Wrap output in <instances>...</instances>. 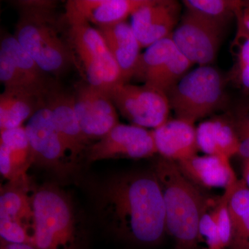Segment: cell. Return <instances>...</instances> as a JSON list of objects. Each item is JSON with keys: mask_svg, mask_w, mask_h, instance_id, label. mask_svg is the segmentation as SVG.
Wrapping results in <instances>:
<instances>
[{"mask_svg": "<svg viewBox=\"0 0 249 249\" xmlns=\"http://www.w3.org/2000/svg\"><path fill=\"white\" fill-rule=\"evenodd\" d=\"M95 204L103 224L121 240L155 246L167 234L164 201L153 170L111 177L96 190Z\"/></svg>", "mask_w": 249, "mask_h": 249, "instance_id": "6da1fadb", "label": "cell"}, {"mask_svg": "<svg viewBox=\"0 0 249 249\" xmlns=\"http://www.w3.org/2000/svg\"><path fill=\"white\" fill-rule=\"evenodd\" d=\"M13 4L18 14L15 37L45 73L58 77L76 65L56 1L19 0Z\"/></svg>", "mask_w": 249, "mask_h": 249, "instance_id": "7a4b0ae2", "label": "cell"}, {"mask_svg": "<svg viewBox=\"0 0 249 249\" xmlns=\"http://www.w3.org/2000/svg\"><path fill=\"white\" fill-rule=\"evenodd\" d=\"M152 170L161 188L166 232L175 242L174 249H198L199 222L213 199L185 177L177 162L160 157Z\"/></svg>", "mask_w": 249, "mask_h": 249, "instance_id": "3957f363", "label": "cell"}, {"mask_svg": "<svg viewBox=\"0 0 249 249\" xmlns=\"http://www.w3.org/2000/svg\"><path fill=\"white\" fill-rule=\"evenodd\" d=\"M63 19L76 65L79 64L85 81L106 92L124 83L120 70L97 28L93 27L67 6Z\"/></svg>", "mask_w": 249, "mask_h": 249, "instance_id": "277c9868", "label": "cell"}, {"mask_svg": "<svg viewBox=\"0 0 249 249\" xmlns=\"http://www.w3.org/2000/svg\"><path fill=\"white\" fill-rule=\"evenodd\" d=\"M32 203L36 249H79L74 210L62 190L46 184L33 193Z\"/></svg>", "mask_w": 249, "mask_h": 249, "instance_id": "5b68a950", "label": "cell"}, {"mask_svg": "<svg viewBox=\"0 0 249 249\" xmlns=\"http://www.w3.org/2000/svg\"><path fill=\"white\" fill-rule=\"evenodd\" d=\"M226 79L212 66L187 73L168 93L176 118L195 124L219 110L226 103Z\"/></svg>", "mask_w": 249, "mask_h": 249, "instance_id": "8992f818", "label": "cell"}, {"mask_svg": "<svg viewBox=\"0 0 249 249\" xmlns=\"http://www.w3.org/2000/svg\"><path fill=\"white\" fill-rule=\"evenodd\" d=\"M27 174L1 188L0 235L9 244L34 245L35 215Z\"/></svg>", "mask_w": 249, "mask_h": 249, "instance_id": "52a82bcc", "label": "cell"}, {"mask_svg": "<svg viewBox=\"0 0 249 249\" xmlns=\"http://www.w3.org/2000/svg\"><path fill=\"white\" fill-rule=\"evenodd\" d=\"M106 93L121 115L134 125L156 129L169 119V99L160 90L123 83Z\"/></svg>", "mask_w": 249, "mask_h": 249, "instance_id": "ba28073f", "label": "cell"}, {"mask_svg": "<svg viewBox=\"0 0 249 249\" xmlns=\"http://www.w3.org/2000/svg\"><path fill=\"white\" fill-rule=\"evenodd\" d=\"M193 65L170 36L152 44L142 53L134 78L167 95Z\"/></svg>", "mask_w": 249, "mask_h": 249, "instance_id": "9c48e42d", "label": "cell"}, {"mask_svg": "<svg viewBox=\"0 0 249 249\" xmlns=\"http://www.w3.org/2000/svg\"><path fill=\"white\" fill-rule=\"evenodd\" d=\"M225 26L186 11L172 40L194 65L211 66L215 60Z\"/></svg>", "mask_w": 249, "mask_h": 249, "instance_id": "30bf717a", "label": "cell"}, {"mask_svg": "<svg viewBox=\"0 0 249 249\" xmlns=\"http://www.w3.org/2000/svg\"><path fill=\"white\" fill-rule=\"evenodd\" d=\"M24 127L34 163L55 172H63L76 166L56 128L45 98Z\"/></svg>", "mask_w": 249, "mask_h": 249, "instance_id": "8fae6325", "label": "cell"}, {"mask_svg": "<svg viewBox=\"0 0 249 249\" xmlns=\"http://www.w3.org/2000/svg\"><path fill=\"white\" fill-rule=\"evenodd\" d=\"M157 154L152 130L134 124H119L88 147L90 163L106 160H142Z\"/></svg>", "mask_w": 249, "mask_h": 249, "instance_id": "7c38bea8", "label": "cell"}, {"mask_svg": "<svg viewBox=\"0 0 249 249\" xmlns=\"http://www.w3.org/2000/svg\"><path fill=\"white\" fill-rule=\"evenodd\" d=\"M72 93L77 119L92 143L120 124L116 108L106 91L84 81L75 85Z\"/></svg>", "mask_w": 249, "mask_h": 249, "instance_id": "4fadbf2b", "label": "cell"}, {"mask_svg": "<svg viewBox=\"0 0 249 249\" xmlns=\"http://www.w3.org/2000/svg\"><path fill=\"white\" fill-rule=\"evenodd\" d=\"M45 102L71 160L76 165L92 142L83 133L77 119L73 93L54 80L45 93Z\"/></svg>", "mask_w": 249, "mask_h": 249, "instance_id": "5bb4252c", "label": "cell"}, {"mask_svg": "<svg viewBox=\"0 0 249 249\" xmlns=\"http://www.w3.org/2000/svg\"><path fill=\"white\" fill-rule=\"evenodd\" d=\"M180 11L179 3L172 0H147L136 10L130 25L142 48L170 37L178 27Z\"/></svg>", "mask_w": 249, "mask_h": 249, "instance_id": "9a60e30c", "label": "cell"}, {"mask_svg": "<svg viewBox=\"0 0 249 249\" xmlns=\"http://www.w3.org/2000/svg\"><path fill=\"white\" fill-rule=\"evenodd\" d=\"M181 173L199 188H224L237 182L230 160L216 155H195L177 162Z\"/></svg>", "mask_w": 249, "mask_h": 249, "instance_id": "2e32d148", "label": "cell"}, {"mask_svg": "<svg viewBox=\"0 0 249 249\" xmlns=\"http://www.w3.org/2000/svg\"><path fill=\"white\" fill-rule=\"evenodd\" d=\"M195 124L176 119H168L154 129L157 154L162 158L175 162L191 158L199 151Z\"/></svg>", "mask_w": 249, "mask_h": 249, "instance_id": "e0dca14e", "label": "cell"}, {"mask_svg": "<svg viewBox=\"0 0 249 249\" xmlns=\"http://www.w3.org/2000/svg\"><path fill=\"white\" fill-rule=\"evenodd\" d=\"M120 70L124 83L134 78L142 47L130 24L126 22L97 28Z\"/></svg>", "mask_w": 249, "mask_h": 249, "instance_id": "ac0fdd59", "label": "cell"}, {"mask_svg": "<svg viewBox=\"0 0 249 249\" xmlns=\"http://www.w3.org/2000/svg\"><path fill=\"white\" fill-rule=\"evenodd\" d=\"M198 148L207 155L230 160L237 155L240 141L230 116H216L196 127Z\"/></svg>", "mask_w": 249, "mask_h": 249, "instance_id": "d6986e66", "label": "cell"}, {"mask_svg": "<svg viewBox=\"0 0 249 249\" xmlns=\"http://www.w3.org/2000/svg\"><path fill=\"white\" fill-rule=\"evenodd\" d=\"M46 91L29 88L4 89L0 95V130L22 127L45 102Z\"/></svg>", "mask_w": 249, "mask_h": 249, "instance_id": "ffe728a7", "label": "cell"}, {"mask_svg": "<svg viewBox=\"0 0 249 249\" xmlns=\"http://www.w3.org/2000/svg\"><path fill=\"white\" fill-rule=\"evenodd\" d=\"M147 0H70L71 8L97 28L125 22L128 16L145 4Z\"/></svg>", "mask_w": 249, "mask_h": 249, "instance_id": "44dd1931", "label": "cell"}, {"mask_svg": "<svg viewBox=\"0 0 249 249\" xmlns=\"http://www.w3.org/2000/svg\"><path fill=\"white\" fill-rule=\"evenodd\" d=\"M34 163L25 127L0 131V171L8 181L26 175Z\"/></svg>", "mask_w": 249, "mask_h": 249, "instance_id": "7402d4cb", "label": "cell"}, {"mask_svg": "<svg viewBox=\"0 0 249 249\" xmlns=\"http://www.w3.org/2000/svg\"><path fill=\"white\" fill-rule=\"evenodd\" d=\"M0 47L11 55L24 88L45 91L54 79L45 73L32 57L19 45L14 35L1 31Z\"/></svg>", "mask_w": 249, "mask_h": 249, "instance_id": "603a6c76", "label": "cell"}, {"mask_svg": "<svg viewBox=\"0 0 249 249\" xmlns=\"http://www.w3.org/2000/svg\"><path fill=\"white\" fill-rule=\"evenodd\" d=\"M231 239L227 249H249V188L243 179L227 188Z\"/></svg>", "mask_w": 249, "mask_h": 249, "instance_id": "cb8c5ba5", "label": "cell"}, {"mask_svg": "<svg viewBox=\"0 0 249 249\" xmlns=\"http://www.w3.org/2000/svg\"><path fill=\"white\" fill-rule=\"evenodd\" d=\"M241 11L236 14L237 32L231 45L233 65L229 76L245 93L249 102V31L242 22Z\"/></svg>", "mask_w": 249, "mask_h": 249, "instance_id": "d4e9b609", "label": "cell"}, {"mask_svg": "<svg viewBox=\"0 0 249 249\" xmlns=\"http://www.w3.org/2000/svg\"><path fill=\"white\" fill-rule=\"evenodd\" d=\"M189 12L226 26L245 6V1L237 0H184Z\"/></svg>", "mask_w": 249, "mask_h": 249, "instance_id": "484cf974", "label": "cell"}, {"mask_svg": "<svg viewBox=\"0 0 249 249\" xmlns=\"http://www.w3.org/2000/svg\"><path fill=\"white\" fill-rule=\"evenodd\" d=\"M217 200L212 199L201 215L199 226L200 242L204 241L210 249H223L219 239L214 207Z\"/></svg>", "mask_w": 249, "mask_h": 249, "instance_id": "4316f807", "label": "cell"}, {"mask_svg": "<svg viewBox=\"0 0 249 249\" xmlns=\"http://www.w3.org/2000/svg\"><path fill=\"white\" fill-rule=\"evenodd\" d=\"M229 191L225 190L224 195L217 199L214 211L217 222L218 232L223 249H227L231 239L232 226L229 206Z\"/></svg>", "mask_w": 249, "mask_h": 249, "instance_id": "83f0119b", "label": "cell"}, {"mask_svg": "<svg viewBox=\"0 0 249 249\" xmlns=\"http://www.w3.org/2000/svg\"><path fill=\"white\" fill-rule=\"evenodd\" d=\"M240 141L249 137V102L241 106L231 116Z\"/></svg>", "mask_w": 249, "mask_h": 249, "instance_id": "f1b7e54d", "label": "cell"}, {"mask_svg": "<svg viewBox=\"0 0 249 249\" xmlns=\"http://www.w3.org/2000/svg\"><path fill=\"white\" fill-rule=\"evenodd\" d=\"M237 155L242 159L249 158V137L240 141V147Z\"/></svg>", "mask_w": 249, "mask_h": 249, "instance_id": "f546056e", "label": "cell"}, {"mask_svg": "<svg viewBox=\"0 0 249 249\" xmlns=\"http://www.w3.org/2000/svg\"><path fill=\"white\" fill-rule=\"evenodd\" d=\"M1 247L4 249H36L29 244H9L1 241Z\"/></svg>", "mask_w": 249, "mask_h": 249, "instance_id": "4dcf8cb0", "label": "cell"}, {"mask_svg": "<svg viewBox=\"0 0 249 249\" xmlns=\"http://www.w3.org/2000/svg\"><path fill=\"white\" fill-rule=\"evenodd\" d=\"M241 18L245 27L249 31V6L246 2L245 6L241 11Z\"/></svg>", "mask_w": 249, "mask_h": 249, "instance_id": "1f68e13d", "label": "cell"}, {"mask_svg": "<svg viewBox=\"0 0 249 249\" xmlns=\"http://www.w3.org/2000/svg\"><path fill=\"white\" fill-rule=\"evenodd\" d=\"M242 179L249 188V158L243 160V178Z\"/></svg>", "mask_w": 249, "mask_h": 249, "instance_id": "d6a6232c", "label": "cell"}, {"mask_svg": "<svg viewBox=\"0 0 249 249\" xmlns=\"http://www.w3.org/2000/svg\"><path fill=\"white\" fill-rule=\"evenodd\" d=\"M247 4L248 5V6H249V1H247Z\"/></svg>", "mask_w": 249, "mask_h": 249, "instance_id": "836d02e7", "label": "cell"}, {"mask_svg": "<svg viewBox=\"0 0 249 249\" xmlns=\"http://www.w3.org/2000/svg\"><path fill=\"white\" fill-rule=\"evenodd\" d=\"M209 249V248H206V249Z\"/></svg>", "mask_w": 249, "mask_h": 249, "instance_id": "e575fe53", "label": "cell"}, {"mask_svg": "<svg viewBox=\"0 0 249 249\" xmlns=\"http://www.w3.org/2000/svg\"><path fill=\"white\" fill-rule=\"evenodd\" d=\"M1 249H3V248H1Z\"/></svg>", "mask_w": 249, "mask_h": 249, "instance_id": "d590c367", "label": "cell"}]
</instances>
